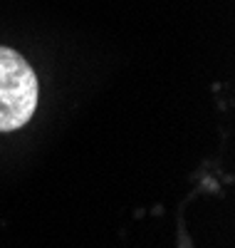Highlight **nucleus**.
Listing matches in <instances>:
<instances>
[{"label":"nucleus","mask_w":235,"mask_h":248,"mask_svg":"<svg viewBox=\"0 0 235 248\" xmlns=\"http://www.w3.org/2000/svg\"><path fill=\"white\" fill-rule=\"evenodd\" d=\"M37 107V77L28 60L0 47V132L20 129Z\"/></svg>","instance_id":"nucleus-1"}]
</instances>
